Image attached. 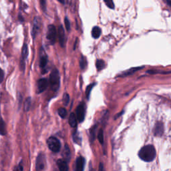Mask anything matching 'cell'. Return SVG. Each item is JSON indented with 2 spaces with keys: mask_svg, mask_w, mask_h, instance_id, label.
<instances>
[{
  "mask_svg": "<svg viewBox=\"0 0 171 171\" xmlns=\"http://www.w3.org/2000/svg\"><path fill=\"white\" fill-rule=\"evenodd\" d=\"M139 156L144 162H152L156 157V150L152 145H147L140 149Z\"/></svg>",
  "mask_w": 171,
  "mask_h": 171,
  "instance_id": "cell-1",
  "label": "cell"
},
{
  "mask_svg": "<svg viewBox=\"0 0 171 171\" xmlns=\"http://www.w3.org/2000/svg\"><path fill=\"white\" fill-rule=\"evenodd\" d=\"M60 74L57 69H54L52 72H51L50 76V83L51 88L54 92H56L60 88Z\"/></svg>",
  "mask_w": 171,
  "mask_h": 171,
  "instance_id": "cell-2",
  "label": "cell"
},
{
  "mask_svg": "<svg viewBox=\"0 0 171 171\" xmlns=\"http://www.w3.org/2000/svg\"><path fill=\"white\" fill-rule=\"evenodd\" d=\"M47 143H48V148H50V150L51 151H52L54 152H58L60 151V148H61L60 142L58 139H56V137H54V136L50 137L48 140V142H47Z\"/></svg>",
  "mask_w": 171,
  "mask_h": 171,
  "instance_id": "cell-3",
  "label": "cell"
},
{
  "mask_svg": "<svg viewBox=\"0 0 171 171\" xmlns=\"http://www.w3.org/2000/svg\"><path fill=\"white\" fill-rule=\"evenodd\" d=\"M46 37L51 44L53 45L55 43L57 38V31L54 25H50L48 26Z\"/></svg>",
  "mask_w": 171,
  "mask_h": 171,
  "instance_id": "cell-4",
  "label": "cell"
},
{
  "mask_svg": "<svg viewBox=\"0 0 171 171\" xmlns=\"http://www.w3.org/2000/svg\"><path fill=\"white\" fill-rule=\"evenodd\" d=\"M86 115V108L84 103H81L76 109V117L79 122H82L84 121Z\"/></svg>",
  "mask_w": 171,
  "mask_h": 171,
  "instance_id": "cell-5",
  "label": "cell"
},
{
  "mask_svg": "<svg viewBox=\"0 0 171 171\" xmlns=\"http://www.w3.org/2000/svg\"><path fill=\"white\" fill-rule=\"evenodd\" d=\"M46 158L43 154L40 153L36 159V171H44Z\"/></svg>",
  "mask_w": 171,
  "mask_h": 171,
  "instance_id": "cell-6",
  "label": "cell"
},
{
  "mask_svg": "<svg viewBox=\"0 0 171 171\" xmlns=\"http://www.w3.org/2000/svg\"><path fill=\"white\" fill-rule=\"evenodd\" d=\"M28 55V47L26 43H24L22 48V51H21V57L20 60V67L21 70L24 71L25 66V60L27 59V57Z\"/></svg>",
  "mask_w": 171,
  "mask_h": 171,
  "instance_id": "cell-7",
  "label": "cell"
},
{
  "mask_svg": "<svg viewBox=\"0 0 171 171\" xmlns=\"http://www.w3.org/2000/svg\"><path fill=\"white\" fill-rule=\"evenodd\" d=\"M41 26V20L39 19V17H35L33 21V27H32V34L33 35V38L34 39L35 38L36 35H37L38 33L39 30V28Z\"/></svg>",
  "mask_w": 171,
  "mask_h": 171,
  "instance_id": "cell-8",
  "label": "cell"
},
{
  "mask_svg": "<svg viewBox=\"0 0 171 171\" xmlns=\"http://www.w3.org/2000/svg\"><path fill=\"white\" fill-rule=\"evenodd\" d=\"M48 86V81L47 79H39L38 81V92L42 93L46 90Z\"/></svg>",
  "mask_w": 171,
  "mask_h": 171,
  "instance_id": "cell-9",
  "label": "cell"
},
{
  "mask_svg": "<svg viewBox=\"0 0 171 171\" xmlns=\"http://www.w3.org/2000/svg\"><path fill=\"white\" fill-rule=\"evenodd\" d=\"M58 39H59V42H60V46L62 47V48H64V46H65V38L64 29L62 25H60V26L58 28Z\"/></svg>",
  "mask_w": 171,
  "mask_h": 171,
  "instance_id": "cell-10",
  "label": "cell"
},
{
  "mask_svg": "<svg viewBox=\"0 0 171 171\" xmlns=\"http://www.w3.org/2000/svg\"><path fill=\"white\" fill-rule=\"evenodd\" d=\"M85 165V160L82 156H80L76 161L75 171H84Z\"/></svg>",
  "mask_w": 171,
  "mask_h": 171,
  "instance_id": "cell-11",
  "label": "cell"
},
{
  "mask_svg": "<svg viewBox=\"0 0 171 171\" xmlns=\"http://www.w3.org/2000/svg\"><path fill=\"white\" fill-rule=\"evenodd\" d=\"M47 64H48V56L46 54L44 50L42 49L40 54V60H39V65L42 68H45Z\"/></svg>",
  "mask_w": 171,
  "mask_h": 171,
  "instance_id": "cell-12",
  "label": "cell"
},
{
  "mask_svg": "<svg viewBox=\"0 0 171 171\" xmlns=\"http://www.w3.org/2000/svg\"><path fill=\"white\" fill-rule=\"evenodd\" d=\"M164 132V125L161 122L156 123L154 128V134L157 136H161Z\"/></svg>",
  "mask_w": 171,
  "mask_h": 171,
  "instance_id": "cell-13",
  "label": "cell"
},
{
  "mask_svg": "<svg viewBox=\"0 0 171 171\" xmlns=\"http://www.w3.org/2000/svg\"><path fill=\"white\" fill-rule=\"evenodd\" d=\"M57 165L60 171H68V165L65 160L59 159L57 161Z\"/></svg>",
  "mask_w": 171,
  "mask_h": 171,
  "instance_id": "cell-14",
  "label": "cell"
},
{
  "mask_svg": "<svg viewBox=\"0 0 171 171\" xmlns=\"http://www.w3.org/2000/svg\"><path fill=\"white\" fill-rule=\"evenodd\" d=\"M70 156H71V154H70V148H69L68 145H65L64 151H63V156L65 159V161L66 162L70 161Z\"/></svg>",
  "mask_w": 171,
  "mask_h": 171,
  "instance_id": "cell-15",
  "label": "cell"
},
{
  "mask_svg": "<svg viewBox=\"0 0 171 171\" xmlns=\"http://www.w3.org/2000/svg\"><path fill=\"white\" fill-rule=\"evenodd\" d=\"M101 29L98 27V26H95L94 27L92 30V36L95 39L98 38L101 35Z\"/></svg>",
  "mask_w": 171,
  "mask_h": 171,
  "instance_id": "cell-16",
  "label": "cell"
},
{
  "mask_svg": "<svg viewBox=\"0 0 171 171\" xmlns=\"http://www.w3.org/2000/svg\"><path fill=\"white\" fill-rule=\"evenodd\" d=\"M69 124L72 127H76L77 125V117L75 114L72 113L69 117Z\"/></svg>",
  "mask_w": 171,
  "mask_h": 171,
  "instance_id": "cell-17",
  "label": "cell"
},
{
  "mask_svg": "<svg viewBox=\"0 0 171 171\" xmlns=\"http://www.w3.org/2000/svg\"><path fill=\"white\" fill-rule=\"evenodd\" d=\"M6 134V124L3 122L2 119H0V134L1 135H5Z\"/></svg>",
  "mask_w": 171,
  "mask_h": 171,
  "instance_id": "cell-18",
  "label": "cell"
},
{
  "mask_svg": "<svg viewBox=\"0 0 171 171\" xmlns=\"http://www.w3.org/2000/svg\"><path fill=\"white\" fill-rule=\"evenodd\" d=\"M96 68H97V70L98 71H100L102 70V69L104 68L105 66V62L104 61L102 60H98L96 61Z\"/></svg>",
  "mask_w": 171,
  "mask_h": 171,
  "instance_id": "cell-19",
  "label": "cell"
},
{
  "mask_svg": "<svg viewBox=\"0 0 171 171\" xmlns=\"http://www.w3.org/2000/svg\"><path fill=\"white\" fill-rule=\"evenodd\" d=\"M143 67H139V68H131L130 69V70H128V71H126L125 72V73H124L123 75H122V76H128V75H130V74H132L133 73H134L137 70H139L141 68H143Z\"/></svg>",
  "mask_w": 171,
  "mask_h": 171,
  "instance_id": "cell-20",
  "label": "cell"
},
{
  "mask_svg": "<svg viewBox=\"0 0 171 171\" xmlns=\"http://www.w3.org/2000/svg\"><path fill=\"white\" fill-rule=\"evenodd\" d=\"M80 68L82 70H84L87 66V61L86 58L84 56H82L80 61Z\"/></svg>",
  "mask_w": 171,
  "mask_h": 171,
  "instance_id": "cell-21",
  "label": "cell"
},
{
  "mask_svg": "<svg viewBox=\"0 0 171 171\" xmlns=\"http://www.w3.org/2000/svg\"><path fill=\"white\" fill-rule=\"evenodd\" d=\"M96 126H94L92 127V128L90 130V141L91 142H93L95 139V137H96Z\"/></svg>",
  "mask_w": 171,
  "mask_h": 171,
  "instance_id": "cell-22",
  "label": "cell"
},
{
  "mask_svg": "<svg viewBox=\"0 0 171 171\" xmlns=\"http://www.w3.org/2000/svg\"><path fill=\"white\" fill-rule=\"evenodd\" d=\"M58 114L60 115L61 118H64L67 116V110L64 108H61L58 110Z\"/></svg>",
  "mask_w": 171,
  "mask_h": 171,
  "instance_id": "cell-23",
  "label": "cell"
},
{
  "mask_svg": "<svg viewBox=\"0 0 171 171\" xmlns=\"http://www.w3.org/2000/svg\"><path fill=\"white\" fill-rule=\"evenodd\" d=\"M104 2L105 3V4L106 5L108 8H109L110 9H114L115 6H114V3L112 0H104Z\"/></svg>",
  "mask_w": 171,
  "mask_h": 171,
  "instance_id": "cell-24",
  "label": "cell"
},
{
  "mask_svg": "<svg viewBox=\"0 0 171 171\" xmlns=\"http://www.w3.org/2000/svg\"><path fill=\"white\" fill-rule=\"evenodd\" d=\"M98 139L99 140L100 143L101 144H103L104 142V133H103V130L102 129H100L99 132L98 134Z\"/></svg>",
  "mask_w": 171,
  "mask_h": 171,
  "instance_id": "cell-25",
  "label": "cell"
},
{
  "mask_svg": "<svg viewBox=\"0 0 171 171\" xmlns=\"http://www.w3.org/2000/svg\"><path fill=\"white\" fill-rule=\"evenodd\" d=\"M31 98H28V99L26 100V101H25V106H24V108H25V110H29V109H30V106H31Z\"/></svg>",
  "mask_w": 171,
  "mask_h": 171,
  "instance_id": "cell-26",
  "label": "cell"
},
{
  "mask_svg": "<svg viewBox=\"0 0 171 171\" xmlns=\"http://www.w3.org/2000/svg\"><path fill=\"white\" fill-rule=\"evenodd\" d=\"M69 101H70V96L67 93H65L63 96V102L65 106L68 104Z\"/></svg>",
  "mask_w": 171,
  "mask_h": 171,
  "instance_id": "cell-27",
  "label": "cell"
},
{
  "mask_svg": "<svg viewBox=\"0 0 171 171\" xmlns=\"http://www.w3.org/2000/svg\"><path fill=\"white\" fill-rule=\"evenodd\" d=\"M94 86V84H90L88 87H87V89H86V96L87 98H89L90 96V92H91V90H92L93 88V86Z\"/></svg>",
  "mask_w": 171,
  "mask_h": 171,
  "instance_id": "cell-28",
  "label": "cell"
},
{
  "mask_svg": "<svg viewBox=\"0 0 171 171\" xmlns=\"http://www.w3.org/2000/svg\"><path fill=\"white\" fill-rule=\"evenodd\" d=\"M64 21H65V28H66V30L69 32L70 30V21H69L68 17H65Z\"/></svg>",
  "mask_w": 171,
  "mask_h": 171,
  "instance_id": "cell-29",
  "label": "cell"
},
{
  "mask_svg": "<svg viewBox=\"0 0 171 171\" xmlns=\"http://www.w3.org/2000/svg\"><path fill=\"white\" fill-rule=\"evenodd\" d=\"M41 6L43 12H46V0H40Z\"/></svg>",
  "mask_w": 171,
  "mask_h": 171,
  "instance_id": "cell-30",
  "label": "cell"
},
{
  "mask_svg": "<svg viewBox=\"0 0 171 171\" xmlns=\"http://www.w3.org/2000/svg\"><path fill=\"white\" fill-rule=\"evenodd\" d=\"M14 171H23V166H22V161H21L19 165H18Z\"/></svg>",
  "mask_w": 171,
  "mask_h": 171,
  "instance_id": "cell-31",
  "label": "cell"
},
{
  "mask_svg": "<svg viewBox=\"0 0 171 171\" xmlns=\"http://www.w3.org/2000/svg\"><path fill=\"white\" fill-rule=\"evenodd\" d=\"M4 78V72L0 68V83H2Z\"/></svg>",
  "mask_w": 171,
  "mask_h": 171,
  "instance_id": "cell-32",
  "label": "cell"
},
{
  "mask_svg": "<svg viewBox=\"0 0 171 171\" xmlns=\"http://www.w3.org/2000/svg\"><path fill=\"white\" fill-rule=\"evenodd\" d=\"M74 140L75 141V143H78L79 142H80V139H79V137L78 136V134H74Z\"/></svg>",
  "mask_w": 171,
  "mask_h": 171,
  "instance_id": "cell-33",
  "label": "cell"
},
{
  "mask_svg": "<svg viewBox=\"0 0 171 171\" xmlns=\"http://www.w3.org/2000/svg\"><path fill=\"white\" fill-rule=\"evenodd\" d=\"M98 171H105L104 166L102 163H100L99 165V166H98Z\"/></svg>",
  "mask_w": 171,
  "mask_h": 171,
  "instance_id": "cell-34",
  "label": "cell"
},
{
  "mask_svg": "<svg viewBox=\"0 0 171 171\" xmlns=\"http://www.w3.org/2000/svg\"><path fill=\"white\" fill-rule=\"evenodd\" d=\"M165 2L167 3V5L171 7V0H165Z\"/></svg>",
  "mask_w": 171,
  "mask_h": 171,
  "instance_id": "cell-35",
  "label": "cell"
},
{
  "mask_svg": "<svg viewBox=\"0 0 171 171\" xmlns=\"http://www.w3.org/2000/svg\"><path fill=\"white\" fill-rule=\"evenodd\" d=\"M67 0H58V2H60L61 3H62V4H65V3H66Z\"/></svg>",
  "mask_w": 171,
  "mask_h": 171,
  "instance_id": "cell-36",
  "label": "cell"
}]
</instances>
